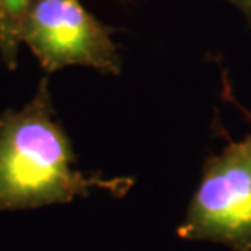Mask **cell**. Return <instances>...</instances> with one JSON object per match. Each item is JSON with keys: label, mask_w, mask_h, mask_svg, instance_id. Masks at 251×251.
<instances>
[{"label": "cell", "mask_w": 251, "mask_h": 251, "mask_svg": "<svg viewBox=\"0 0 251 251\" xmlns=\"http://www.w3.org/2000/svg\"><path fill=\"white\" fill-rule=\"evenodd\" d=\"M31 0H0V57L10 70L17 67L20 28Z\"/></svg>", "instance_id": "4"}, {"label": "cell", "mask_w": 251, "mask_h": 251, "mask_svg": "<svg viewBox=\"0 0 251 251\" xmlns=\"http://www.w3.org/2000/svg\"><path fill=\"white\" fill-rule=\"evenodd\" d=\"M20 43L28 46L48 74L72 65L109 75H119L123 69L111 29L80 0H31L20 28Z\"/></svg>", "instance_id": "3"}, {"label": "cell", "mask_w": 251, "mask_h": 251, "mask_svg": "<svg viewBox=\"0 0 251 251\" xmlns=\"http://www.w3.org/2000/svg\"><path fill=\"white\" fill-rule=\"evenodd\" d=\"M228 2H232L235 7H238L242 10V12L248 17V20L251 18V0H228Z\"/></svg>", "instance_id": "5"}, {"label": "cell", "mask_w": 251, "mask_h": 251, "mask_svg": "<svg viewBox=\"0 0 251 251\" xmlns=\"http://www.w3.org/2000/svg\"><path fill=\"white\" fill-rule=\"evenodd\" d=\"M250 25H251V18H250Z\"/></svg>", "instance_id": "6"}, {"label": "cell", "mask_w": 251, "mask_h": 251, "mask_svg": "<svg viewBox=\"0 0 251 251\" xmlns=\"http://www.w3.org/2000/svg\"><path fill=\"white\" fill-rule=\"evenodd\" d=\"M243 113L250 132L204 162L199 186L176 228L181 240L251 251V113Z\"/></svg>", "instance_id": "2"}, {"label": "cell", "mask_w": 251, "mask_h": 251, "mask_svg": "<svg viewBox=\"0 0 251 251\" xmlns=\"http://www.w3.org/2000/svg\"><path fill=\"white\" fill-rule=\"evenodd\" d=\"M72 140L56 116L48 78L22 109L0 114V210L34 209L87 198L93 189L123 198L130 178H103L74 168Z\"/></svg>", "instance_id": "1"}]
</instances>
